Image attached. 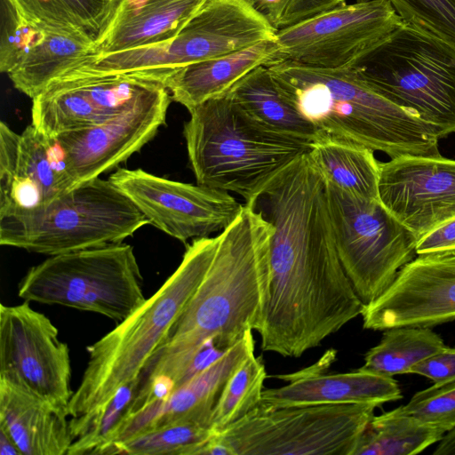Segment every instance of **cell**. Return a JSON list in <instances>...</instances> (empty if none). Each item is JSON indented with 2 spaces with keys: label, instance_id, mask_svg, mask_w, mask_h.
<instances>
[{
  "label": "cell",
  "instance_id": "6",
  "mask_svg": "<svg viewBox=\"0 0 455 455\" xmlns=\"http://www.w3.org/2000/svg\"><path fill=\"white\" fill-rule=\"evenodd\" d=\"M147 224L125 194L98 177L46 204L0 211V244L52 256L121 243Z\"/></svg>",
  "mask_w": 455,
  "mask_h": 455
},
{
  "label": "cell",
  "instance_id": "8",
  "mask_svg": "<svg viewBox=\"0 0 455 455\" xmlns=\"http://www.w3.org/2000/svg\"><path fill=\"white\" fill-rule=\"evenodd\" d=\"M142 281L132 246L118 243L50 256L28 270L18 295L121 323L146 301Z\"/></svg>",
  "mask_w": 455,
  "mask_h": 455
},
{
  "label": "cell",
  "instance_id": "39",
  "mask_svg": "<svg viewBox=\"0 0 455 455\" xmlns=\"http://www.w3.org/2000/svg\"><path fill=\"white\" fill-rule=\"evenodd\" d=\"M417 255H455V218L435 228L416 245Z\"/></svg>",
  "mask_w": 455,
  "mask_h": 455
},
{
  "label": "cell",
  "instance_id": "28",
  "mask_svg": "<svg viewBox=\"0 0 455 455\" xmlns=\"http://www.w3.org/2000/svg\"><path fill=\"white\" fill-rule=\"evenodd\" d=\"M445 434L408 413L401 405L372 418L354 455H416L438 443Z\"/></svg>",
  "mask_w": 455,
  "mask_h": 455
},
{
  "label": "cell",
  "instance_id": "14",
  "mask_svg": "<svg viewBox=\"0 0 455 455\" xmlns=\"http://www.w3.org/2000/svg\"><path fill=\"white\" fill-rule=\"evenodd\" d=\"M109 180L149 224L183 243L220 233L243 207L228 191L171 180L141 169L120 168Z\"/></svg>",
  "mask_w": 455,
  "mask_h": 455
},
{
  "label": "cell",
  "instance_id": "32",
  "mask_svg": "<svg viewBox=\"0 0 455 455\" xmlns=\"http://www.w3.org/2000/svg\"><path fill=\"white\" fill-rule=\"evenodd\" d=\"M138 379L119 387L102 407L69 420L72 443L67 455L97 454L127 415L136 395Z\"/></svg>",
  "mask_w": 455,
  "mask_h": 455
},
{
  "label": "cell",
  "instance_id": "40",
  "mask_svg": "<svg viewBox=\"0 0 455 455\" xmlns=\"http://www.w3.org/2000/svg\"><path fill=\"white\" fill-rule=\"evenodd\" d=\"M433 455H455V428L444 435L437 443Z\"/></svg>",
  "mask_w": 455,
  "mask_h": 455
},
{
  "label": "cell",
  "instance_id": "15",
  "mask_svg": "<svg viewBox=\"0 0 455 455\" xmlns=\"http://www.w3.org/2000/svg\"><path fill=\"white\" fill-rule=\"evenodd\" d=\"M172 98L160 82L121 114L56 140L76 185L100 177L140 151L165 124Z\"/></svg>",
  "mask_w": 455,
  "mask_h": 455
},
{
  "label": "cell",
  "instance_id": "27",
  "mask_svg": "<svg viewBox=\"0 0 455 455\" xmlns=\"http://www.w3.org/2000/svg\"><path fill=\"white\" fill-rule=\"evenodd\" d=\"M31 115V124L51 140L111 118L99 111L82 90L64 76L51 82L32 99Z\"/></svg>",
  "mask_w": 455,
  "mask_h": 455
},
{
  "label": "cell",
  "instance_id": "29",
  "mask_svg": "<svg viewBox=\"0 0 455 455\" xmlns=\"http://www.w3.org/2000/svg\"><path fill=\"white\" fill-rule=\"evenodd\" d=\"M445 347L441 336L431 328L394 327L384 331L379 343L365 354L360 368L387 377L407 374Z\"/></svg>",
  "mask_w": 455,
  "mask_h": 455
},
{
  "label": "cell",
  "instance_id": "9",
  "mask_svg": "<svg viewBox=\"0 0 455 455\" xmlns=\"http://www.w3.org/2000/svg\"><path fill=\"white\" fill-rule=\"evenodd\" d=\"M376 403L259 404L217 434L232 455H354Z\"/></svg>",
  "mask_w": 455,
  "mask_h": 455
},
{
  "label": "cell",
  "instance_id": "34",
  "mask_svg": "<svg viewBox=\"0 0 455 455\" xmlns=\"http://www.w3.org/2000/svg\"><path fill=\"white\" fill-rule=\"evenodd\" d=\"M43 36V28L22 17L10 0H1V72L9 74L16 68Z\"/></svg>",
  "mask_w": 455,
  "mask_h": 455
},
{
  "label": "cell",
  "instance_id": "24",
  "mask_svg": "<svg viewBox=\"0 0 455 455\" xmlns=\"http://www.w3.org/2000/svg\"><path fill=\"white\" fill-rule=\"evenodd\" d=\"M41 28L43 38L8 74L14 87L31 99L95 53V41L82 29Z\"/></svg>",
  "mask_w": 455,
  "mask_h": 455
},
{
  "label": "cell",
  "instance_id": "4",
  "mask_svg": "<svg viewBox=\"0 0 455 455\" xmlns=\"http://www.w3.org/2000/svg\"><path fill=\"white\" fill-rule=\"evenodd\" d=\"M188 112L183 135L196 183L235 193L245 204L256 205L275 178L310 148L256 124L227 92Z\"/></svg>",
  "mask_w": 455,
  "mask_h": 455
},
{
  "label": "cell",
  "instance_id": "13",
  "mask_svg": "<svg viewBox=\"0 0 455 455\" xmlns=\"http://www.w3.org/2000/svg\"><path fill=\"white\" fill-rule=\"evenodd\" d=\"M0 378L26 387L68 414L74 393L69 348L52 321L28 301L0 305Z\"/></svg>",
  "mask_w": 455,
  "mask_h": 455
},
{
  "label": "cell",
  "instance_id": "16",
  "mask_svg": "<svg viewBox=\"0 0 455 455\" xmlns=\"http://www.w3.org/2000/svg\"><path fill=\"white\" fill-rule=\"evenodd\" d=\"M364 329L434 327L455 320V255H419L387 291L365 305Z\"/></svg>",
  "mask_w": 455,
  "mask_h": 455
},
{
  "label": "cell",
  "instance_id": "30",
  "mask_svg": "<svg viewBox=\"0 0 455 455\" xmlns=\"http://www.w3.org/2000/svg\"><path fill=\"white\" fill-rule=\"evenodd\" d=\"M30 21L51 27L77 23L94 41L105 35L123 0H10Z\"/></svg>",
  "mask_w": 455,
  "mask_h": 455
},
{
  "label": "cell",
  "instance_id": "3",
  "mask_svg": "<svg viewBox=\"0 0 455 455\" xmlns=\"http://www.w3.org/2000/svg\"><path fill=\"white\" fill-rule=\"evenodd\" d=\"M281 92L321 132L391 159L439 156V129L366 85L349 67L323 68L291 60L268 67Z\"/></svg>",
  "mask_w": 455,
  "mask_h": 455
},
{
  "label": "cell",
  "instance_id": "41",
  "mask_svg": "<svg viewBox=\"0 0 455 455\" xmlns=\"http://www.w3.org/2000/svg\"><path fill=\"white\" fill-rule=\"evenodd\" d=\"M0 455H22L11 436L0 429Z\"/></svg>",
  "mask_w": 455,
  "mask_h": 455
},
{
  "label": "cell",
  "instance_id": "22",
  "mask_svg": "<svg viewBox=\"0 0 455 455\" xmlns=\"http://www.w3.org/2000/svg\"><path fill=\"white\" fill-rule=\"evenodd\" d=\"M207 0H123L93 55L173 39Z\"/></svg>",
  "mask_w": 455,
  "mask_h": 455
},
{
  "label": "cell",
  "instance_id": "37",
  "mask_svg": "<svg viewBox=\"0 0 455 455\" xmlns=\"http://www.w3.org/2000/svg\"><path fill=\"white\" fill-rule=\"evenodd\" d=\"M277 31L325 11L346 4V0H246Z\"/></svg>",
  "mask_w": 455,
  "mask_h": 455
},
{
  "label": "cell",
  "instance_id": "20",
  "mask_svg": "<svg viewBox=\"0 0 455 455\" xmlns=\"http://www.w3.org/2000/svg\"><path fill=\"white\" fill-rule=\"evenodd\" d=\"M289 384L263 389L259 404L268 408L325 403H376L395 402L403 397L393 377L370 372L361 368L336 374H322L316 370L280 376Z\"/></svg>",
  "mask_w": 455,
  "mask_h": 455
},
{
  "label": "cell",
  "instance_id": "26",
  "mask_svg": "<svg viewBox=\"0 0 455 455\" xmlns=\"http://www.w3.org/2000/svg\"><path fill=\"white\" fill-rule=\"evenodd\" d=\"M308 155L328 183L356 196L379 199L381 162L373 150L320 132Z\"/></svg>",
  "mask_w": 455,
  "mask_h": 455
},
{
  "label": "cell",
  "instance_id": "35",
  "mask_svg": "<svg viewBox=\"0 0 455 455\" xmlns=\"http://www.w3.org/2000/svg\"><path fill=\"white\" fill-rule=\"evenodd\" d=\"M404 23L439 37L455 49V0H388Z\"/></svg>",
  "mask_w": 455,
  "mask_h": 455
},
{
  "label": "cell",
  "instance_id": "10",
  "mask_svg": "<svg viewBox=\"0 0 455 455\" xmlns=\"http://www.w3.org/2000/svg\"><path fill=\"white\" fill-rule=\"evenodd\" d=\"M326 189L340 262L357 296L368 305L414 259L418 241L379 199L351 195L327 181Z\"/></svg>",
  "mask_w": 455,
  "mask_h": 455
},
{
  "label": "cell",
  "instance_id": "17",
  "mask_svg": "<svg viewBox=\"0 0 455 455\" xmlns=\"http://www.w3.org/2000/svg\"><path fill=\"white\" fill-rule=\"evenodd\" d=\"M379 199L419 241L455 218V160L441 155L381 162Z\"/></svg>",
  "mask_w": 455,
  "mask_h": 455
},
{
  "label": "cell",
  "instance_id": "5",
  "mask_svg": "<svg viewBox=\"0 0 455 455\" xmlns=\"http://www.w3.org/2000/svg\"><path fill=\"white\" fill-rule=\"evenodd\" d=\"M218 235L193 239L177 269L153 296L111 331L87 347L89 360L68 406L71 418L105 405L139 378L190 299L214 256Z\"/></svg>",
  "mask_w": 455,
  "mask_h": 455
},
{
  "label": "cell",
  "instance_id": "38",
  "mask_svg": "<svg viewBox=\"0 0 455 455\" xmlns=\"http://www.w3.org/2000/svg\"><path fill=\"white\" fill-rule=\"evenodd\" d=\"M411 373L426 377L440 386L455 381V346L445 347L412 367Z\"/></svg>",
  "mask_w": 455,
  "mask_h": 455
},
{
  "label": "cell",
  "instance_id": "18",
  "mask_svg": "<svg viewBox=\"0 0 455 455\" xmlns=\"http://www.w3.org/2000/svg\"><path fill=\"white\" fill-rule=\"evenodd\" d=\"M75 186L56 140L0 123V211L44 204Z\"/></svg>",
  "mask_w": 455,
  "mask_h": 455
},
{
  "label": "cell",
  "instance_id": "21",
  "mask_svg": "<svg viewBox=\"0 0 455 455\" xmlns=\"http://www.w3.org/2000/svg\"><path fill=\"white\" fill-rule=\"evenodd\" d=\"M68 415L26 387L0 378V429L22 455H67Z\"/></svg>",
  "mask_w": 455,
  "mask_h": 455
},
{
  "label": "cell",
  "instance_id": "31",
  "mask_svg": "<svg viewBox=\"0 0 455 455\" xmlns=\"http://www.w3.org/2000/svg\"><path fill=\"white\" fill-rule=\"evenodd\" d=\"M267 371L261 357H246L228 379L212 414L216 434L243 418L260 403Z\"/></svg>",
  "mask_w": 455,
  "mask_h": 455
},
{
  "label": "cell",
  "instance_id": "12",
  "mask_svg": "<svg viewBox=\"0 0 455 455\" xmlns=\"http://www.w3.org/2000/svg\"><path fill=\"white\" fill-rule=\"evenodd\" d=\"M403 23L388 0H357L276 32L283 60L339 68Z\"/></svg>",
  "mask_w": 455,
  "mask_h": 455
},
{
  "label": "cell",
  "instance_id": "11",
  "mask_svg": "<svg viewBox=\"0 0 455 455\" xmlns=\"http://www.w3.org/2000/svg\"><path fill=\"white\" fill-rule=\"evenodd\" d=\"M276 32L246 0H207L173 39L93 55L87 67L99 73L176 69L275 40Z\"/></svg>",
  "mask_w": 455,
  "mask_h": 455
},
{
  "label": "cell",
  "instance_id": "19",
  "mask_svg": "<svg viewBox=\"0 0 455 455\" xmlns=\"http://www.w3.org/2000/svg\"><path fill=\"white\" fill-rule=\"evenodd\" d=\"M254 353L252 330L235 344L222 357L180 386L164 400H155L125 416L103 446L116 443L145 432L177 423L193 422L210 426L213 410L232 373Z\"/></svg>",
  "mask_w": 455,
  "mask_h": 455
},
{
  "label": "cell",
  "instance_id": "36",
  "mask_svg": "<svg viewBox=\"0 0 455 455\" xmlns=\"http://www.w3.org/2000/svg\"><path fill=\"white\" fill-rule=\"evenodd\" d=\"M403 408L408 413L446 433L454 429L455 381L418 391Z\"/></svg>",
  "mask_w": 455,
  "mask_h": 455
},
{
  "label": "cell",
  "instance_id": "33",
  "mask_svg": "<svg viewBox=\"0 0 455 455\" xmlns=\"http://www.w3.org/2000/svg\"><path fill=\"white\" fill-rule=\"evenodd\" d=\"M216 435L197 423H177L135 435L109 447L105 454L199 455L202 447Z\"/></svg>",
  "mask_w": 455,
  "mask_h": 455
},
{
  "label": "cell",
  "instance_id": "2",
  "mask_svg": "<svg viewBox=\"0 0 455 455\" xmlns=\"http://www.w3.org/2000/svg\"><path fill=\"white\" fill-rule=\"evenodd\" d=\"M271 235L262 212L243 204L235 220L217 235L207 272L143 367L138 392L156 378L172 380L176 389L186 382L207 339L229 350L247 331L260 329L270 296Z\"/></svg>",
  "mask_w": 455,
  "mask_h": 455
},
{
  "label": "cell",
  "instance_id": "25",
  "mask_svg": "<svg viewBox=\"0 0 455 455\" xmlns=\"http://www.w3.org/2000/svg\"><path fill=\"white\" fill-rule=\"evenodd\" d=\"M227 93L252 121L271 132L309 144L320 132L283 95L267 67L254 68Z\"/></svg>",
  "mask_w": 455,
  "mask_h": 455
},
{
  "label": "cell",
  "instance_id": "23",
  "mask_svg": "<svg viewBox=\"0 0 455 455\" xmlns=\"http://www.w3.org/2000/svg\"><path fill=\"white\" fill-rule=\"evenodd\" d=\"M283 61L276 39L267 40L242 51L172 69L165 79L172 100L188 111L226 93L254 68Z\"/></svg>",
  "mask_w": 455,
  "mask_h": 455
},
{
  "label": "cell",
  "instance_id": "1",
  "mask_svg": "<svg viewBox=\"0 0 455 455\" xmlns=\"http://www.w3.org/2000/svg\"><path fill=\"white\" fill-rule=\"evenodd\" d=\"M268 205L270 296L261 348L299 357L362 314L363 303L340 262L326 180L300 156L264 194Z\"/></svg>",
  "mask_w": 455,
  "mask_h": 455
},
{
  "label": "cell",
  "instance_id": "7",
  "mask_svg": "<svg viewBox=\"0 0 455 455\" xmlns=\"http://www.w3.org/2000/svg\"><path fill=\"white\" fill-rule=\"evenodd\" d=\"M371 90L439 129L455 133V49L403 23L349 66Z\"/></svg>",
  "mask_w": 455,
  "mask_h": 455
}]
</instances>
